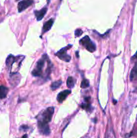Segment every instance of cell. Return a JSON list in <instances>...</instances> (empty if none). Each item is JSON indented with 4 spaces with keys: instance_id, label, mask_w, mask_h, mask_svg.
<instances>
[{
    "instance_id": "6da1fadb",
    "label": "cell",
    "mask_w": 137,
    "mask_h": 138,
    "mask_svg": "<svg viewBox=\"0 0 137 138\" xmlns=\"http://www.w3.org/2000/svg\"><path fill=\"white\" fill-rule=\"evenodd\" d=\"M54 111V108L53 107H48L42 113H41L38 117V129L40 132L43 135H48L50 133L48 123L51 121Z\"/></svg>"
},
{
    "instance_id": "7a4b0ae2",
    "label": "cell",
    "mask_w": 137,
    "mask_h": 138,
    "mask_svg": "<svg viewBox=\"0 0 137 138\" xmlns=\"http://www.w3.org/2000/svg\"><path fill=\"white\" fill-rule=\"evenodd\" d=\"M48 59V57L47 55H43L42 57L38 61L34 69L32 72V74L34 77H40L42 75V70L44 67L46 61Z\"/></svg>"
},
{
    "instance_id": "3957f363",
    "label": "cell",
    "mask_w": 137,
    "mask_h": 138,
    "mask_svg": "<svg viewBox=\"0 0 137 138\" xmlns=\"http://www.w3.org/2000/svg\"><path fill=\"white\" fill-rule=\"evenodd\" d=\"M80 43L89 52L93 53L96 50V46L92 42V41L88 36H85L83 39H81Z\"/></svg>"
},
{
    "instance_id": "277c9868",
    "label": "cell",
    "mask_w": 137,
    "mask_h": 138,
    "mask_svg": "<svg viewBox=\"0 0 137 138\" xmlns=\"http://www.w3.org/2000/svg\"><path fill=\"white\" fill-rule=\"evenodd\" d=\"M71 47H72V45H70L67 46L66 47H63L56 53V55L60 59L64 61L69 62L71 61V56L67 55V51L68 49H69Z\"/></svg>"
},
{
    "instance_id": "5b68a950",
    "label": "cell",
    "mask_w": 137,
    "mask_h": 138,
    "mask_svg": "<svg viewBox=\"0 0 137 138\" xmlns=\"http://www.w3.org/2000/svg\"><path fill=\"white\" fill-rule=\"evenodd\" d=\"M34 0H22L18 3V9L19 12H22L24 11L28 8H29L33 3Z\"/></svg>"
},
{
    "instance_id": "8992f818",
    "label": "cell",
    "mask_w": 137,
    "mask_h": 138,
    "mask_svg": "<svg viewBox=\"0 0 137 138\" xmlns=\"http://www.w3.org/2000/svg\"><path fill=\"white\" fill-rule=\"evenodd\" d=\"M71 93V90L70 89L69 90H65L63 92H60V93L57 95V100L58 102L59 103H62L63 101H65V99L67 98L69 94Z\"/></svg>"
},
{
    "instance_id": "52a82bcc",
    "label": "cell",
    "mask_w": 137,
    "mask_h": 138,
    "mask_svg": "<svg viewBox=\"0 0 137 138\" xmlns=\"http://www.w3.org/2000/svg\"><path fill=\"white\" fill-rule=\"evenodd\" d=\"M47 12V7H44V8H43L42 9H41L39 11H35V16H36V20H37L38 21L41 20L44 17Z\"/></svg>"
},
{
    "instance_id": "ba28073f",
    "label": "cell",
    "mask_w": 137,
    "mask_h": 138,
    "mask_svg": "<svg viewBox=\"0 0 137 138\" xmlns=\"http://www.w3.org/2000/svg\"><path fill=\"white\" fill-rule=\"evenodd\" d=\"M16 57H14L12 55H9V56L8 57L7 59H6V66L8 67V69H11L12 68V65L16 61Z\"/></svg>"
},
{
    "instance_id": "9c48e42d",
    "label": "cell",
    "mask_w": 137,
    "mask_h": 138,
    "mask_svg": "<svg viewBox=\"0 0 137 138\" xmlns=\"http://www.w3.org/2000/svg\"><path fill=\"white\" fill-rule=\"evenodd\" d=\"M137 79V63L134 64V67L132 69L131 72H130V81H134L136 80Z\"/></svg>"
},
{
    "instance_id": "30bf717a",
    "label": "cell",
    "mask_w": 137,
    "mask_h": 138,
    "mask_svg": "<svg viewBox=\"0 0 137 138\" xmlns=\"http://www.w3.org/2000/svg\"><path fill=\"white\" fill-rule=\"evenodd\" d=\"M53 23H54V20L53 18L50 19L48 21H47L45 24H44V26H43V33L46 32H48V30H50L51 29L52 26L53 25Z\"/></svg>"
},
{
    "instance_id": "8fae6325",
    "label": "cell",
    "mask_w": 137,
    "mask_h": 138,
    "mask_svg": "<svg viewBox=\"0 0 137 138\" xmlns=\"http://www.w3.org/2000/svg\"><path fill=\"white\" fill-rule=\"evenodd\" d=\"M8 93V88L4 86H0V99L6 97Z\"/></svg>"
},
{
    "instance_id": "7c38bea8",
    "label": "cell",
    "mask_w": 137,
    "mask_h": 138,
    "mask_svg": "<svg viewBox=\"0 0 137 138\" xmlns=\"http://www.w3.org/2000/svg\"><path fill=\"white\" fill-rule=\"evenodd\" d=\"M75 80L73 77H69L67 80V86L69 89H72L75 86Z\"/></svg>"
},
{
    "instance_id": "4fadbf2b",
    "label": "cell",
    "mask_w": 137,
    "mask_h": 138,
    "mask_svg": "<svg viewBox=\"0 0 137 138\" xmlns=\"http://www.w3.org/2000/svg\"><path fill=\"white\" fill-rule=\"evenodd\" d=\"M86 101V102H88V103H85V104H82V107L83 108H84V109H85L86 111H92V109H91L92 108V105H91V104L89 103V100H90V98L88 97V98H85Z\"/></svg>"
},
{
    "instance_id": "5bb4252c",
    "label": "cell",
    "mask_w": 137,
    "mask_h": 138,
    "mask_svg": "<svg viewBox=\"0 0 137 138\" xmlns=\"http://www.w3.org/2000/svg\"><path fill=\"white\" fill-rule=\"evenodd\" d=\"M61 84H62L61 80H59V81L54 82H53L51 84L50 88H51L52 90H56L57 89H58L59 87H60Z\"/></svg>"
},
{
    "instance_id": "9a60e30c",
    "label": "cell",
    "mask_w": 137,
    "mask_h": 138,
    "mask_svg": "<svg viewBox=\"0 0 137 138\" xmlns=\"http://www.w3.org/2000/svg\"><path fill=\"white\" fill-rule=\"evenodd\" d=\"M89 86V80H87V79H84L83 80V81L82 82V84H81V87L82 88H86Z\"/></svg>"
},
{
    "instance_id": "2e32d148",
    "label": "cell",
    "mask_w": 137,
    "mask_h": 138,
    "mask_svg": "<svg viewBox=\"0 0 137 138\" xmlns=\"http://www.w3.org/2000/svg\"><path fill=\"white\" fill-rule=\"evenodd\" d=\"M82 34H83V31H82V30H81V29H77V30L75 31V35L76 37L80 36Z\"/></svg>"
},
{
    "instance_id": "e0dca14e",
    "label": "cell",
    "mask_w": 137,
    "mask_h": 138,
    "mask_svg": "<svg viewBox=\"0 0 137 138\" xmlns=\"http://www.w3.org/2000/svg\"><path fill=\"white\" fill-rule=\"evenodd\" d=\"M133 59H137V52L136 53V54L134 55V56H133Z\"/></svg>"
},
{
    "instance_id": "ac0fdd59",
    "label": "cell",
    "mask_w": 137,
    "mask_h": 138,
    "mask_svg": "<svg viewBox=\"0 0 137 138\" xmlns=\"http://www.w3.org/2000/svg\"><path fill=\"white\" fill-rule=\"evenodd\" d=\"M22 138H28V135H26V134H25V135L22 137Z\"/></svg>"
},
{
    "instance_id": "d6986e66",
    "label": "cell",
    "mask_w": 137,
    "mask_h": 138,
    "mask_svg": "<svg viewBox=\"0 0 137 138\" xmlns=\"http://www.w3.org/2000/svg\"><path fill=\"white\" fill-rule=\"evenodd\" d=\"M17 1H18V0H17Z\"/></svg>"
}]
</instances>
